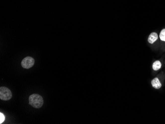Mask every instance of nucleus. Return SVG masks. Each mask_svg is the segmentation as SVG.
<instances>
[{
	"mask_svg": "<svg viewBox=\"0 0 165 124\" xmlns=\"http://www.w3.org/2000/svg\"><path fill=\"white\" fill-rule=\"evenodd\" d=\"M29 104L35 108H40L44 104L43 97L38 94H33L29 97Z\"/></svg>",
	"mask_w": 165,
	"mask_h": 124,
	"instance_id": "1",
	"label": "nucleus"
},
{
	"mask_svg": "<svg viewBox=\"0 0 165 124\" xmlns=\"http://www.w3.org/2000/svg\"><path fill=\"white\" fill-rule=\"evenodd\" d=\"M12 97V93L11 90L7 87H1L0 88V99L4 101L11 99Z\"/></svg>",
	"mask_w": 165,
	"mask_h": 124,
	"instance_id": "2",
	"label": "nucleus"
},
{
	"mask_svg": "<svg viewBox=\"0 0 165 124\" xmlns=\"http://www.w3.org/2000/svg\"><path fill=\"white\" fill-rule=\"evenodd\" d=\"M35 63V60L30 56L25 57L21 61V66L23 68L29 69L31 68Z\"/></svg>",
	"mask_w": 165,
	"mask_h": 124,
	"instance_id": "3",
	"label": "nucleus"
},
{
	"mask_svg": "<svg viewBox=\"0 0 165 124\" xmlns=\"http://www.w3.org/2000/svg\"><path fill=\"white\" fill-rule=\"evenodd\" d=\"M151 85L152 86L156 89H159L162 87L161 83L158 78H155L152 80Z\"/></svg>",
	"mask_w": 165,
	"mask_h": 124,
	"instance_id": "4",
	"label": "nucleus"
},
{
	"mask_svg": "<svg viewBox=\"0 0 165 124\" xmlns=\"http://www.w3.org/2000/svg\"><path fill=\"white\" fill-rule=\"evenodd\" d=\"M158 39V35L156 32H153L151 33L148 38V42L152 44L154 43Z\"/></svg>",
	"mask_w": 165,
	"mask_h": 124,
	"instance_id": "5",
	"label": "nucleus"
},
{
	"mask_svg": "<svg viewBox=\"0 0 165 124\" xmlns=\"http://www.w3.org/2000/svg\"><path fill=\"white\" fill-rule=\"evenodd\" d=\"M162 67V63L159 60H157L153 63L152 65V68L155 71L159 70Z\"/></svg>",
	"mask_w": 165,
	"mask_h": 124,
	"instance_id": "6",
	"label": "nucleus"
},
{
	"mask_svg": "<svg viewBox=\"0 0 165 124\" xmlns=\"http://www.w3.org/2000/svg\"><path fill=\"white\" fill-rule=\"evenodd\" d=\"M159 37L161 41L165 42V28L162 30L160 32Z\"/></svg>",
	"mask_w": 165,
	"mask_h": 124,
	"instance_id": "7",
	"label": "nucleus"
},
{
	"mask_svg": "<svg viewBox=\"0 0 165 124\" xmlns=\"http://www.w3.org/2000/svg\"><path fill=\"white\" fill-rule=\"evenodd\" d=\"M5 119V117L4 114H3L2 113H0V124H2V123L4 122Z\"/></svg>",
	"mask_w": 165,
	"mask_h": 124,
	"instance_id": "8",
	"label": "nucleus"
}]
</instances>
